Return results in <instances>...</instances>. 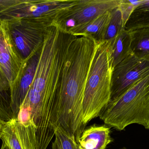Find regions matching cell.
<instances>
[{"label": "cell", "instance_id": "cell-1", "mask_svg": "<svg viewBox=\"0 0 149 149\" xmlns=\"http://www.w3.org/2000/svg\"><path fill=\"white\" fill-rule=\"evenodd\" d=\"M97 42L88 36H77L65 57L60 84L57 126L78 143L85 129L82 106L88 72Z\"/></svg>", "mask_w": 149, "mask_h": 149}, {"label": "cell", "instance_id": "cell-2", "mask_svg": "<svg viewBox=\"0 0 149 149\" xmlns=\"http://www.w3.org/2000/svg\"><path fill=\"white\" fill-rule=\"evenodd\" d=\"M111 48V40L97 42L82 103V122L85 127L91 120L99 116L110 101L113 70Z\"/></svg>", "mask_w": 149, "mask_h": 149}, {"label": "cell", "instance_id": "cell-3", "mask_svg": "<svg viewBox=\"0 0 149 149\" xmlns=\"http://www.w3.org/2000/svg\"><path fill=\"white\" fill-rule=\"evenodd\" d=\"M109 127L120 131L133 124L149 129V74L122 95L110 101L99 115Z\"/></svg>", "mask_w": 149, "mask_h": 149}, {"label": "cell", "instance_id": "cell-4", "mask_svg": "<svg viewBox=\"0 0 149 149\" xmlns=\"http://www.w3.org/2000/svg\"><path fill=\"white\" fill-rule=\"evenodd\" d=\"M4 22L14 48L25 63L42 48L48 27L53 21L20 18Z\"/></svg>", "mask_w": 149, "mask_h": 149}, {"label": "cell", "instance_id": "cell-5", "mask_svg": "<svg viewBox=\"0 0 149 149\" xmlns=\"http://www.w3.org/2000/svg\"><path fill=\"white\" fill-rule=\"evenodd\" d=\"M121 0H77L73 6L64 10L53 22L68 32L86 23L120 5Z\"/></svg>", "mask_w": 149, "mask_h": 149}, {"label": "cell", "instance_id": "cell-6", "mask_svg": "<svg viewBox=\"0 0 149 149\" xmlns=\"http://www.w3.org/2000/svg\"><path fill=\"white\" fill-rule=\"evenodd\" d=\"M77 0H23L0 14V21L20 18H43L53 21L59 13L73 6Z\"/></svg>", "mask_w": 149, "mask_h": 149}, {"label": "cell", "instance_id": "cell-7", "mask_svg": "<svg viewBox=\"0 0 149 149\" xmlns=\"http://www.w3.org/2000/svg\"><path fill=\"white\" fill-rule=\"evenodd\" d=\"M149 74V60L138 58L132 53L129 55L113 68L110 101L122 95Z\"/></svg>", "mask_w": 149, "mask_h": 149}, {"label": "cell", "instance_id": "cell-8", "mask_svg": "<svg viewBox=\"0 0 149 149\" xmlns=\"http://www.w3.org/2000/svg\"><path fill=\"white\" fill-rule=\"evenodd\" d=\"M24 64L14 48L6 22L0 21V68L9 83L10 90L17 82Z\"/></svg>", "mask_w": 149, "mask_h": 149}, {"label": "cell", "instance_id": "cell-9", "mask_svg": "<svg viewBox=\"0 0 149 149\" xmlns=\"http://www.w3.org/2000/svg\"><path fill=\"white\" fill-rule=\"evenodd\" d=\"M1 140L10 149H36L34 125L21 122L17 118L4 122Z\"/></svg>", "mask_w": 149, "mask_h": 149}, {"label": "cell", "instance_id": "cell-10", "mask_svg": "<svg viewBox=\"0 0 149 149\" xmlns=\"http://www.w3.org/2000/svg\"><path fill=\"white\" fill-rule=\"evenodd\" d=\"M41 49L42 48L24 63L17 82L11 89V106L14 118H17L20 107L33 83Z\"/></svg>", "mask_w": 149, "mask_h": 149}, {"label": "cell", "instance_id": "cell-11", "mask_svg": "<svg viewBox=\"0 0 149 149\" xmlns=\"http://www.w3.org/2000/svg\"><path fill=\"white\" fill-rule=\"evenodd\" d=\"M112 142L110 128L95 124L85 129L77 143L79 149H106Z\"/></svg>", "mask_w": 149, "mask_h": 149}, {"label": "cell", "instance_id": "cell-12", "mask_svg": "<svg viewBox=\"0 0 149 149\" xmlns=\"http://www.w3.org/2000/svg\"><path fill=\"white\" fill-rule=\"evenodd\" d=\"M111 12V10L108 11L86 23L70 30L68 32L76 36L89 37L97 42L104 41Z\"/></svg>", "mask_w": 149, "mask_h": 149}, {"label": "cell", "instance_id": "cell-13", "mask_svg": "<svg viewBox=\"0 0 149 149\" xmlns=\"http://www.w3.org/2000/svg\"><path fill=\"white\" fill-rule=\"evenodd\" d=\"M149 27V0L137 1L131 10L125 25V30Z\"/></svg>", "mask_w": 149, "mask_h": 149}, {"label": "cell", "instance_id": "cell-14", "mask_svg": "<svg viewBox=\"0 0 149 149\" xmlns=\"http://www.w3.org/2000/svg\"><path fill=\"white\" fill-rule=\"evenodd\" d=\"M111 41V57L114 68L132 53L130 32L124 30Z\"/></svg>", "mask_w": 149, "mask_h": 149}, {"label": "cell", "instance_id": "cell-15", "mask_svg": "<svg viewBox=\"0 0 149 149\" xmlns=\"http://www.w3.org/2000/svg\"><path fill=\"white\" fill-rule=\"evenodd\" d=\"M129 31L131 53L138 58L149 60V27L138 28Z\"/></svg>", "mask_w": 149, "mask_h": 149}, {"label": "cell", "instance_id": "cell-16", "mask_svg": "<svg viewBox=\"0 0 149 149\" xmlns=\"http://www.w3.org/2000/svg\"><path fill=\"white\" fill-rule=\"evenodd\" d=\"M11 105L10 85L0 68V118L5 122L14 119Z\"/></svg>", "mask_w": 149, "mask_h": 149}, {"label": "cell", "instance_id": "cell-17", "mask_svg": "<svg viewBox=\"0 0 149 149\" xmlns=\"http://www.w3.org/2000/svg\"><path fill=\"white\" fill-rule=\"evenodd\" d=\"M125 24L126 21L123 12L119 5L111 10V17L106 30L104 40L110 41L115 38L120 32L125 30Z\"/></svg>", "mask_w": 149, "mask_h": 149}, {"label": "cell", "instance_id": "cell-18", "mask_svg": "<svg viewBox=\"0 0 149 149\" xmlns=\"http://www.w3.org/2000/svg\"><path fill=\"white\" fill-rule=\"evenodd\" d=\"M55 136L58 149H79L74 137L69 136L59 127L56 129Z\"/></svg>", "mask_w": 149, "mask_h": 149}, {"label": "cell", "instance_id": "cell-19", "mask_svg": "<svg viewBox=\"0 0 149 149\" xmlns=\"http://www.w3.org/2000/svg\"><path fill=\"white\" fill-rule=\"evenodd\" d=\"M23 0H0V14L19 4Z\"/></svg>", "mask_w": 149, "mask_h": 149}, {"label": "cell", "instance_id": "cell-20", "mask_svg": "<svg viewBox=\"0 0 149 149\" xmlns=\"http://www.w3.org/2000/svg\"><path fill=\"white\" fill-rule=\"evenodd\" d=\"M4 122H5L3 121L0 118V139H1V133L2 129L3 127Z\"/></svg>", "mask_w": 149, "mask_h": 149}, {"label": "cell", "instance_id": "cell-21", "mask_svg": "<svg viewBox=\"0 0 149 149\" xmlns=\"http://www.w3.org/2000/svg\"><path fill=\"white\" fill-rule=\"evenodd\" d=\"M1 149H10L8 147V146L4 143V142H2V143L1 147Z\"/></svg>", "mask_w": 149, "mask_h": 149}, {"label": "cell", "instance_id": "cell-22", "mask_svg": "<svg viewBox=\"0 0 149 149\" xmlns=\"http://www.w3.org/2000/svg\"><path fill=\"white\" fill-rule=\"evenodd\" d=\"M52 149H58V147L55 141H54V142L52 143Z\"/></svg>", "mask_w": 149, "mask_h": 149}, {"label": "cell", "instance_id": "cell-23", "mask_svg": "<svg viewBox=\"0 0 149 149\" xmlns=\"http://www.w3.org/2000/svg\"><path fill=\"white\" fill-rule=\"evenodd\" d=\"M120 149H127L126 148H123Z\"/></svg>", "mask_w": 149, "mask_h": 149}]
</instances>
